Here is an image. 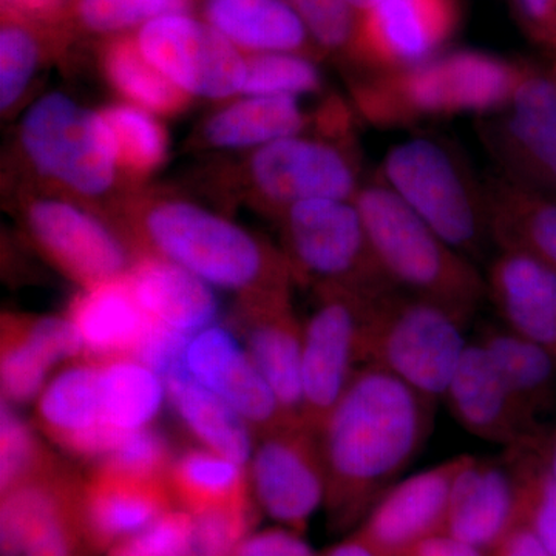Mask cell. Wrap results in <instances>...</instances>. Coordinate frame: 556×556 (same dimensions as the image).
<instances>
[{"label": "cell", "mask_w": 556, "mask_h": 556, "mask_svg": "<svg viewBox=\"0 0 556 556\" xmlns=\"http://www.w3.org/2000/svg\"><path fill=\"white\" fill-rule=\"evenodd\" d=\"M426 399L386 369L364 365L318 431L329 521L338 529L361 525L396 484L428 433Z\"/></svg>", "instance_id": "6da1fadb"}, {"label": "cell", "mask_w": 556, "mask_h": 556, "mask_svg": "<svg viewBox=\"0 0 556 556\" xmlns=\"http://www.w3.org/2000/svg\"><path fill=\"white\" fill-rule=\"evenodd\" d=\"M526 62L479 50L444 51L415 67L369 73L354 84V109L379 129H405L457 115H493L508 105Z\"/></svg>", "instance_id": "7a4b0ae2"}, {"label": "cell", "mask_w": 556, "mask_h": 556, "mask_svg": "<svg viewBox=\"0 0 556 556\" xmlns=\"http://www.w3.org/2000/svg\"><path fill=\"white\" fill-rule=\"evenodd\" d=\"M137 240L144 247L141 255L170 260L241 299L289 292L294 280L283 252L189 201L150 204L138 219Z\"/></svg>", "instance_id": "3957f363"}, {"label": "cell", "mask_w": 556, "mask_h": 556, "mask_svg": "<svg viewBox=\"0 0 556 556\" xmlns=\"http://www.w3.org/2000/svg\"><path fill=\"white\" fill-rule=\"evenodd\" d=\"M372 254L399 291L430 300L468 320L486 295L485 278L378 177L354 197Z\"/></svg>", "instance_id": "277c9868"}, {"label": "cell", "mask_w": 556, "mask_h": 556, "mask_svg": "<svg viewBox=\"0 0 556 556\" xmlns=\"http://www.w3.org/2000/svg\"><path fill=\"white\" fill-rule=\"evenodd\" d=\"M376 177L471 262L492 243L484 182L448 139L405 138L387 150Z\"/></svg>", "instance_id": "5b68a950"}, {"label": "cell", "mask_w": 556, "mask_h": 556, "mask_svg": "<svg viewBox=\"0 0 556 556\" xmlns=\"http://www.w3.org/2000/svg\"><path fill=\"white\" fill-rule=\"evenodd\" d=\"M464 324L438 303L393 289L369 311L362 364L386 369L433 404L447 393L468 345Z\"/></svg>", "instance_id": "8992f818"}, {"label": "cell", "mask_w": 556, "mask_h": 556, "mask_svg": "<svg viewBox=\"0 0 556 556\" xmlns=\"http://www.w3.org/2000/svg\"><path fill=\"white\" fill-rule=\"evenodd\" d=\"M280 215L294 280L367 294L396 289L376 262L354 200L302 201Z\"/></svg>", "instance_id": "52a82bcc"}, {"label": "cell", "mask_w": 556, "mask_h": 556, "mask_svg": "<svg viewBox=\"0 0 556 556\" xmlns=\"http://www.w3.org/2000/svg\"><path fill=\"white\" fill-rule=\"evenodd\" d=\"M21 144L43 177L89 199L105 195L121 172L101 112L53 91L33 102L21 123Z\"/></svg>", "instance_id": "ba28073f"}, {"label": "cell", "mask_w": 556, "mask_h": 556, "mask_svg": "<svg viewBox=\"0 0 556 556\" xmlns=\"http://www.w3.org/2000/svg\"><path fill=\"white\" fill-rule=\"evenodd\" d=\"M316 292V308L303 324L300 420L318 434L362 364L369 311L382 294L342 287Z\"/></svg>", "instance_id": "9c48e42d"}, {"label": "cell", "mask_w": 556, "mask_h": 556, "mask_svg": "<svg viewBox=\"0 0 556 556\" xmlns=\"http://www.w3.org/2000/svg\"><path fill=\"white\" fill-rule=\"evenodd\" d=\"M497 175L556 200V80L526 64L508 105L478 121Z\"/></svg>", "instance_id": "30bf717a"}, {"label": "cell", "mask_w": 556, "mask_h": 556, "mask_svg": "<svg viewBox=\"0 0 556 556\" xmlns=\"http://www.w3.org/2000/svg\"><path fill=\"white\" fill-rule=\"evenodd\" d=\"M139 50L189 98L241 94L247 56L207 21L174 13L138 28Z\"/></svg>", "instance_id": "8fae6325"}, {"label": "cell", "mask_w": 556, "mask_h": 556, "mask_svg": "<svg viewBox=\"0 0 556 556\" xmlns=\"http://www.w3.org/2000/svg\"><path fill=\"white\" fill-rule=\"evenodd\" d=\"M345 141L295 135L252 153L249 179L263 203L277 212L308 200H354L364 182Z\"/></svg>", "instance_id": "7c38bea8"}, {"label": "cell", "mask_w": 556, "mask_h": 556, "mask_svg": "<svg viewBox=\"0 0 556 556\" xmlns=\"http://www.w3.org/2000/svg\"><path fill=\"white\" fill-rule=\"evenodd\" d=\"M257 506L281 527L303 535L327 496L320 439L302 420L260 437L249 468Z\"/></svg>", "instance_id": "4fadbf2b"}, {"label": "cell", "mask_w": 556, "mask_h": 556, "mask_svg": "<svg viewBox=\"0 0 556 556\" xmlns=\"http://www.w3.org/2000/svg\"><path fill=\"white\" fill-rule=\"evenodd\" d=\"M460 22V0H376L357 17L348 56L367 75L415 67L444 53Z\"/></svg>", "instance_id": "5bb4252c"}, {"label": "cell", "mask_w": 556, "mask_h": 556, "mask_svg": "<svg viewBox=\"0 0 556 556\" xmlns=\"http://www.w3.org/2000/svg\"><path fill=\"white\" fill-rule=\"evenodd\" d=\"M464 456L402 479L369 508L354 536L375 556H407L445 535L450 495Z\"/></svg>", "instance_id": "9a60e30c"}, {"label": "cell", "mask_w": 556, "mask_h": 556, "mask_svg": "<svg viewBox=\"0 0 556 556\" xmlns=\"http://www.w3.org/2000/svg\"><path fill=\"white\" fill-rule=\"evenodd\" d=\"M27 225L43 254L84 289L126 276L134 265L118 233L72 201H33Z\"/></svg>", "instance_id": "2e32d148"}, {"label": "cell", "mask_w": 556, "mask_h": 556, "mask_svg": "<svg viewBox=\"0 0 556 556\" xmlns=\"http://www.w3.org/2000/svg\"><path fill=\"white\" fill-rule=\"evenodd\" d=\"M190 378L214 391L263 437L292 422L237 336L212 325L195 332L186 354Z\"/></svg>", "instance_id": "e0dca14e"}, {"label": "cell", "mask_w": 556, "mask_h": 556, "mask_svg": "<svg viewBox=\"0 0 556 556\" xmlns=\"http://www.w3.org/2000/svg\"><path fill=\"white\" fill-rule=\"evenodd\" d=\"M236 327L278 404L291 419H300L303 324L292 309L291 292L241 299Z\"/></svg>", "instance_id": "ac0fdd59"}, {"label": "cell", "mask_w": 556, "mask_h": 556, "mask_svg": "<svg viewBox=\"0 0 556 556\" xmlns=\"http://www.w3.org/2000/svg\"><path fill=\"white\" fill-rule=\"evenodd\" d=\"M444 399L473 437L514 447L532 441L535 417L519 404L479 342L468 343Z\"/></svg>", "instance_id": "d6986e66"}, {"label": "cell", "mask_w": 556, "mask_h": 556, "mask_svg": "<svg viewBox=\"0 0 556 556\" xmlns=\"http://www.w3.org/2000/svg\"><path fill=\"white\" fill-rule=\"evenodd\" d=\"M174 507L166 479L129 477L102 467L83 479L80 522L91 555L108 554Z\"/></svg>", "instance_id": "ffe728a7"}, {"label": "cell", "mask_w": 556, "mask_h": 556, "mask_svg": "<svg viewBox=\"0 0 556 556\" xmlns=\"http://www.w3.org/2000/svg\"><path fill=\"white\" fill-rule=\"evenodd\" d=\"M38 420L43 433L60 447L97 463L123 437L105 426L100 365L87 358L70 365L43 388Z\"/></svg>", "instance_id": "44dd1931"}, {"label": "cell", "mask_w": 556, "mask_h": 556, "mask_svg": "<svg viewBox=\"0 0 556 556\" xmlns=\"http://www.w3.org/2000/svg\"><path fill=\"white\" fill-rule=\"evenodd\" d=\"M83 353V340L68 317L3 316L2 401L30 402L42 393L51 368Z\"/></svg>", "instance_id": "7402d4cb"}, {"label": "cell", "mask_w": 556, "mask_h": 556, "mask_svg": "<svg viewBox=\"0 0 556 556\" xmlns=\"http://www.w3.org/2000/svg\"><path fill=\"white\" fill-rule=\"evenodd\" d=\"M485 285L506 327L556 361V270L532 255L500 251Z\"/></svg>", "instance_id": "603a6c76"}, {"label": "cell", "mask_w": 556, "mask_h": 556, "mask_svg": "<svg viewBox=\"0 0 556 556\" xmlns=\"http://www.w3.org/2000/svg\"><path fill=\"white\" fill-rule=\"evenodd\" d=\"M518 521L515 473L464 456L450 495L445 535L478 551H490Z\"/></svg>", "instance_id": "cb8c5ba5"}, {"label": "cell", "mask_w": 556, "mask_h": 556, "mask_svg": "<svg viewBox=\"0 0 556 556\" xmlns=\"http://www.w3.org/2000/svg\"><path fill=\"white\" fill-rule=\"evenodd\" d=\"M67 317L78 329L84 356L94 362L137 358L155 324L138 302L127 274L84 289Z\"/></svg>", "instance_id": "d4e9b609"}, {"label": "cell", "mask_w": 556, "mask_h": 556, "mask_svg": "<svg viewBox=\"0 0 556 556\" xmlns=\"http://www.w3.org/2000/svg\"><path fill=\"white\" fill-rule=\"evenodd\" d=\"M131 289L155 324L195 334L218 316L214 287L159 255H139L127 273Z\"/></svg>", "instance_id": "484cf974"}, {"label": "cell", "mask_w": 556, "mask_h": 556, "mask_svg": "<svg viewBox=\"0 0 556 556\" xmlns=\"http://www.w3.org/2000/svg\"><path fill=\"white\" fill-rule=\"evenodd\" d=\"M490 237L500 251L522 252L556 270V200L501 175L484 181Z\"/></svg>", "instance_id": "4316f807"}, {"label": "cell", "mask_w": 556, "mask_h": 556, "mask_svg": "<svg viewBox=\"0 0 556 556\" xmlns=\"http://www.w3.org/2000/svg\"><path fill=\"white\" fill-rule=\"evenodd\" d=\"M83 479L60 463L46 473L2 493L0 555L21 556L58 521L78 514Z\"/></svg>", "instance_id": "83f0119b"}, {"label": "cell", "mask_w": 556, "mask_h": 556, "mask_svg": "<svg viewBox=\"0 0 556 556\" xmlns=\"http://www.w3.org/2000/svg\"><path fill=\"white\" fill-rule=\"evenodd\" d=\"M204 16L240 51L308 54V30L288 0H206Z\"/></svg>", "instance_id": "f1b7e54d"}, {"label": "cell", "mask_w": 556, "mask_h": 556, "mask_svg": "<svg viewBox=\"0 0 556 556\" xmlns=\"http://www.w3.org/2000/svg\"><path fill=\"white\" fill-rule=\"evenodd\" d=\"M308 124L299 98L243 94L215 112L204 124L203 135L217 149L257 150L302 134Z\"/></svg>", "instance_id": "f546056e"}, {"label": "cell", "mask_w": 556, "mask_h": 556, "mask_svg": "<svg viewBox=\"0 0 556 556\" xmlns=\"http://www.w3.org/2000/svg\"><path fill=\"white\" fill-rule=\"evenodd\" d=\"M166 390L175 413L204 448L241 466L251 463L255 433L228 402L190 375L169 380Z\"/></svg>", "instance_id": "4dcf8cb0"}, {"label": "cell", "mask_w": 556, "mask_h": 556, "mask_svg": "<svg viewBox=\"0 0 556 556\" xmlns=\"http://www.w3.org/2000/svg\"><path fill=\"white\" fill-rule=\"evenodd\" d=\"M166 481L177 507L190 514L254 503L247 466L207 448L188 450L174 459Z\"/></svg>", "instance_id": "1f68e13d"}, {"label": "cell", "mask_w": 556, "mask_h": 556, "mask_svg": "<svg viewBox=\"0 0 556 556\" xmlns=\"http://www.w3.org/2000/svg\"><path fill=\"white\" fill-rule=\"evenodd\" d=\"M98 365L105 426L116 434L150 427L167 397L163 379L138 358Z\"/></svg>", "instance_id": "d6a6232c"}, {"label": "cell", "mask_w": 556, "mask_h": 556, "mask_svg": "<svg viewBox=\"0 0 556 556\" xmlns=\"http://www.w3.org/2000/svg\"><path fill=\"white\" fill-rule=\"evenodd\" d=\"M511 393L533 417L551 401L556 361L544 348L507 327H489L478 340Z\"/></svg>", "instance_id": "836d02e7"}, {"label": "cell", "mask_w": 556, "mask_h": 556, "mask_svg": "<svg viewBox=\"0 0 556 556\" xmlns=\"http://www.w3.org/2000/svg\"><path fill=\"white\" fill-rule=\"evenodd\" d=\"M105 78L129 104L153 115H174L189 97L170 83L139 50L137 38L113 39L102 56Z\"/></svg>", "instance_id": "e575fe53"}, {"label": "cell", "mask_w": 556, "mask_h": 556, "mask_svg": "<svg viewBox=\"0 0 556 556\" xmlns=\"http://www.w3.org/2000/svg\"><path fill=\"white\" fill-rule=\"evenodd\" d=\"M100 112L112 135L121 172L142 177L166 161L169 141L156 115L129 102Z\"/></svg>", "instance_id": "d590c367"}, {"label": "cell", "mask_w": 556, "mask_h": 556, "mask_svg": "<svg viewBox=\"0 0 556 556\" xmlns=\"http://www.w3.org/2000/svg\"><path fill=\"white\" fill-rule=\"evenodd\" d=\"M321 75L308 54L260 53L247 56L241 94L248 97H291L316 93Z\"/></svg>", "instance_id": "8d00e7d4"}, {"label": "cell", "mask_w": 556, "mask_h": 556, "mask_svg": "<svg viewBox=\"0 0 556 556\" xmlns=\"http://www.w3.org/2000/svg\"><path fill=\"white\" fill-rule=\"evenodd\" d=\"M58 460L40 444L10 402L0 409V493L46 473Z\"/></svg>", "instance_id": "74e56055"}, {"label": "cell", "mask_w": 556, "mask_h": 556, "mask_svg": "<svg viewBox=\"0 0 556 556\" xmlns=\"http://www.w3.org/2000/svg\"><path fill=\"white\" fill-rule=\"evenodd\" d=\"M190 0H78L76 16L87 30L124 33L161 16L188 13Z\"/></svg>", "instance_id": "f35d334b"}, {"label": "cell", "mask_w": 556, "mask_h": 556, "mask_svg": "<svg viewBox=\"0 0 556 556\" xmlns=\"http://www.w3.org/2000/svg\"><path fill=\"white\" fill-rule=\"evenodd\" d=\"M518 486V521L529 527L556 556V479L546 464H525L514 471Z\"/></svg>", "instance_id": "ab89813d"}, {"label": "cell", "mask_w": 556, "mask_h": 556, "mask_svg": "<svg viewBox=\"0 0 556 556\" xmlns=\"http://www.w3.org/2000/svg\"><path fill=\"white\" fill-rule=\"evenodd\" d=\"M40 58L39 43L27 25L5 21L0 30V108L9 112L30 86Z\"/></svg>", "instance_id": "60d3db41"}, {"label": "cell", "mask_w": 556, "mask_h": 556, "mask_svg": "<svg viewBox=\"0 0 556 556\" xmlns=\"http://www.w3.org/2000/svg\"><path fill=\"white\" fill-rule=\"evenodd\" d=\"M258 506L217 508L192 514L193 529L189 556H232L244 538L254 532Z\"/></svg>", "instance_id": "b9f144b4"}, {"label": "cell", "mask_w": 556, "mask_h": 556, "mask_svg": "<svg viewBox=\"0 0 556 556\" xmlns=\"http://www.w3.org/2000/svg\"><path fill=\"white\" fill-rule=\"evenodd\" d=\"M174 457L169 444L152 427L124 433L97 463V467L129 477L166 479Z\"/></svg>", "instance_id": "7bdbcfd3"}, {"label": "cell", "mask_w": 556, "mask_h": 556, "mask_svg": "<svg viewBox=\"0 0 556 556\" xmlns=\"http://www.w3.org/2000/svg\"><path fill=\"white\" fill-rule=\"evenodd\" d=\"M192 529V514L174 507L146 529L124 538L105 556H189Z\"/></svg>", "instance_id": "ee69618b"}, {"label": "cell", "mask_w": 556, "mask_h": 556, "mask_svg": "<svg viewBox=\"0 0 556 556\" xmlns=\"http://www.w3.org/2000/svg\"><path fill=\"white\" fill-rule=\"evenodd\" d=\"M318 49L346 53L356 30V13L348 0H288Z\"/></svg>", "instance_id": "f6af8a7d"}, {"label": "cell", "mask_w": 556, "mask_h": 556, "mask_svg": "<svg viewBox=\"0 0 556 556\" xmlns=\"http://www.w3.org/2000/svg\"><path fill=\"white\" fill-rule=\"evenodd\" d=\"M192 336L153 324L152 331L137 358L155 371L166 386L172 379L189 375L186 354Z\"/></svg>", "instance_id": "bcb514c9"}, {"label": "cell", "mask_w": 556, "mask_h": 556, "mask_svg": "<svg viewBox=\"0 0 556 556\" xmlns=\"http://www.w3.org/2000/svg\"><path fill=\"white\" fill-rule=\"evenodd\" d=\"M232 556H316L300 533L287 527L260 530L244 538Z\"/></svg>", "instance_id": "7dc6e473"}, {"label": "cell", "mask_w": 556, "mask_h": 556, "mask_svg": "<svg viewBox=\"0 0 556 556\" xmlns=\"http://www.w3.org/2000/svg\"><path fill=\"white\" fill-rule=\"evenodd\" d=\"M514 7L527 35L556 51V0H514Z\"/></svg>", "instance_id": "c3c4849f"}, {"label": "cell", "mask_w": 556, "mask_h": 556, "mask_svg": "<svg viewBox=\"0 0 556 556\" xmlns=\"http://www.w3.org/2000/svg\"><path fill=\"white\" fill-rule=\"evenodd\" d=\"M486 556H554L529 527L517 525L486 552Z\"/></svg>", "instance_id": "681fc988"}, {"label": "cell", "mask_w": 556, "mask_h": 556, "mask_svg": "<svg viewBox=\"0 0 556 556\" xmlns=\"http://www.w3.org/2000/svg\"><path fill=\"white\" fill-rule=\"evenodd\" d=\"M407 556H486V554L460 543L455 538L439 535L420 544Z\"/></svg>", "instance_id": "f907efd6"}, {"label": "cell", "mask_w": 556, "mask_h": 556, "mask_svg": "<svg viewBox=\"0 0 556 556\" xmlns=\"http://www.w3.org/2000/svg\"><path fill=\"white\" fill-rule=\"evenodd\" d=\"M316 556H375L364 543L356 536H350L348 540L339 543L338 546L329 547L328 551L321 552Z\"/></svg>", "instance_id": "816d5d0a"}, {"label": "cell", "mask_w": 556, "mask_h": 556, "mask_svg": "<svg viewBox=\"0 0 556 556\" xmlns=\"http://www.w3.org/2000/svg\"><path fill=\"white\" fill-rule=\"evenodd\" d=\"M9 9L28 11V13H42L56 7L60 0H5Z\"/></svg>", "instance_id": "f5cc1de1"}, {"label": "cell", "mask_w": 556, "mask_h": 556, "mask_svg": "<svg viewBox=\"0 0 556 556\" xmlns=\"http://www.w3.org/2000/svg\"><path fill=\"white\" fill-rule=\"evenodd\" d=\"M375 2L376 0H348L351 9H353L354 13H356V17L361 16V14H364L365 11H367L369 7H371Z\"/></svg>", "instance_id": "db71d44e"}, {"label": "cell", "mask_w": 556, "mask_h": 556, "mask_svg": "<svg viewBox=\"0 0 556 556\" xmlns=\"http://www.w3.org/2000/svg\"><path fill=\"white\" fill-rule=\"evenodd\" d=\"M547 466L551 468L552 475H554L556 479V434L551 445V452H548Z\"/></svg>", "instance_id": "11a10c76"}, {"label": "cell", "mask_w": 556, "mask_h": 556, "mask_svg": "<svg viewBox=\"0 0 556 556\" xmlns=\"http://www.w3.org/2000/svg\"><path fill=\"white\" fill-rule=\"evenodd\" d=\"M551 73H552V76H554V79L556 80V51H555L554 67H552Z\"/></svg>", "instance_id": "9f6ffc18"}]
</instances>
